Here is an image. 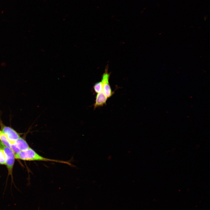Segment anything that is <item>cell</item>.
I'll list each match as a JSON object with an SVG mask.
<instances>
[{
    "instance_id": "30bf717a",
    "label": "cell",
    "mask_w": 210,
    "mask_h": 210,
    "mask_svg": "<svg viewBox=\"0 0 210 210\" xmlns=\"http://www.w3.org/2000/svg\"><path fill=\"white\" fill-rule=\"evenodd\" d=\"M10 148L13 150L15 155L18 154L21 151L14 143H11Z\"/></svg>"
},
{
    "instance_id": "3957f363",
    "label": "cell",
    "mask_w": 210,
    "mask_h": 210,
    "mask_svg": "<svg viewBox=\"0 0 210 210\" xmlns=\"http://www.w3.org/2000/svg\"><path fill=\"white\" fill-rule=\"evenodd\" d=\"M1 130L7 137L11 143L14 142L20 137L21 134L12 127L5 125L0 118Z\"/></svg>"
},
{
    "instance_id": "6da1fadb",
    "label": "cell",
    "mask_w": 210,
    "mask_h": 210,
    "mask_svg": "<svg viewBox=\"0 0 210 210\" xmlns=\"http://www.w3.org/2000/svg\"><path fill=\"white\" fill-rule=\"evenodd\" d=\"M15 158L26 161L51 162L65 164L70 166L72 165L68 161L50 159L43 157L40 155L30 147L26 150L21 151L18 154L15 155Z\"/></svg>"
},
{
    "instance_id": "277c9868",
    "label": "cell",
    "mask_w": 210,
    "mask_h": 210,
    "mask_svg": "<svg viewBox=\"0 0 210 210\" xmlns=\"http://www.w3.org/2000/svg\"><path fill=\"white\" fill-rule=\"evenodd\" d=\"M110 74L107 70L105 71L102 77L101 81L102 85V91L108 98L111 97L114 94L109 82Z\"/></svg>"
},
{
    "instance_id": "52a82bcc",
    "label": "cell",
    "mask_w": 210,
    "mask_h": 210,
    "mask_svg": "<svg viewBox=\"0 0 210 210\" xmlns=\"http://www.w3.org/2000/svg\"><path fill=\"white\" fill-rule=\"evenodd\" d=\"M0 141L5 146L10 148L11 143L1 130H0Z\"/></svg>"
},
{
    "instance_id": "7a4b0ae2",
    "label": "cell",
    "mask_w": 210,
    "mask_h": 210,
    "mask_svg": "<svg viewBox=\"0 0 210 210\" xmlns=\"http://www.w3.org/2000/svg\"><path fill=\"white\" fill-rule=\"evenodd\" d=\"M0 148L4 151L6 160V164L9 175L12 176L13 170L15 161V154L10 148L5 146L0 141Z\"/></svg>"
},
{
    "instance_id": "9c48e42d",
    "label": "cell",
    "mask_w": 210,
    "mask_h": 210,
    "mask_svg": "<svg viewBox=\"0 0 210 210\" xmlns=\"http://www.w3.org/2000/svg\"><path fill=\"white\" fill-rule=\"evenodd\" d=\"M0 164L6 165V160L3 151L0 148Z\"/></svg>"
},
{
    "instance_id": "ba28073f",
    "label": "cell",
    "mask_w": 210,
    "mask_h": 210,
    "mask_svg": "<svg viewBox=\"0 0 210 210\" xmlns=\"http://www.w3.org/2000/svg\"><path fill=\"white\" fill-rule=\"evenodd\" d=\"M93 88L95 92L98 93L102 91V85L101 81L95 83L93 86Z\"/></svg>"
},
{
    "instance_id": "8992f818",
    "label": "cell",
    "mask_w": 210,
    "mask_h": 210,
    "mask_svg": "<svg viewBox=\"0 0 210 210\" xmlns=\"http://www.w3.org/2000/svg\"><path fill=\"white\" fill-rule=\"evenodd\" d=\"M20 151L26 150L30 148L26 141L20 137L14 143Z\"/></svg>"
},
{
    "instance_id": "5b68a950",
    "label": "cell",
    "mask_w": 210,
    "mask_h": 210,
    "mask_svg": "<svg viewBox=\"0 0 210 210\" xmlns=\"http://www.w3.org/2000/svg\"><path fill=\"white\" fill-rule=\"evenodd\" d=\"M107 99L108 98L103 92L97 93L95 97V102L94 104V109L105 104Z\"/></svg>"
}]
</instances>
